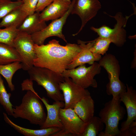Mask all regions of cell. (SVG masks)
I'll use <instances>...</instances> for the list:
<instances>
[{
	"label": "cell",
	"instance_id": "1",
	"mask_svg": "<svg viewBox=\"0 0 136 136\" xmlns=\"http://www.w3.org/2000/svg\"><path fill=\"white\" fill-rule=\"evenodd\" d=\"M34 49L36 55L33 66L46 68L60 74L67 69L81 50L78 44L67 43L62 46L55 39L45 45L35 44Z\"/></svg>",
	"mask_w": 136,
	"mask_h": 136
},
{
	"label": "cell",
	"instance_id": "2",
	"mask_svg": "<svg viewBox=\"0 0 136 136\" xmlns=\"http://www.w3.org/2000/svg\"><path fill=\"white\" fill-rule=\"evenodd\" d=\"M40 97L34 90H28L21 104L13 108L12 116L27 120L31 124L41 126L46 115Z\"/></svg>",
	"mask_w": 136,
	"mask_h": 136
},
{
	"label": "cell",
	"instance_id": "3",
	"mask_svg": "<svg viewBox=\"0 0 136 136\" xmlns=\"http://www.w3.org/2000/svg\"><path fill=\"white\" fill-rule=\"evenodd\" d=\"M29 80L35 81L46 91L48 97L55 101H64L59 84L64 79L62 74L48 69L33 66L28 71Z\"/></svg>",
	"mask_w": 136,
	"mask_h": 136
},
{
	"label": "cell",
	"instance_id": "4",
	"mask_svg": "<svg viewBox=\"0 0 136 136\" xmlns=\"http://www.w3.org/2000/svg\"><path fill=\"white\" fill-rule=\"evenodd\" d=\"M121 102L119 96L113 97L111 100L105 104L99 112V117L105 125L104 132L106 136H118L120 132L118 128L119 122L126 113Z\"/></svg>",
	"mask_w": 136,
	"mask_h": 136
},
{
	"label": "cell",
	"instance_id": "5",
	"mask_svg": "<svg viewBox=\"0 0 136 136\" xmlns=\"http://www.w3.org/2000/svg\"><path fill=\"white\" fill-rule=\"evenodd\" d=\"M98 63L107 71L109 82L106 85V91L109 95L119 96L126 91V87L119 79L120 67L115 56L110 54H106L99 60Z\"/></svg>",
	"mask_w": 136,
	"mask_h": 136
},
{
	"label": "cell",
	"instance_id": "6",
	"mask_svg": "<svg viewBox=\"0 0 136 136\" xmlns=\"http://www.w3.org/2000/svg\"><path fill=\"white\" fill-rule=\"evenodd\" d=\"M101 67L96 62L88 67L85 64L77 68L66 69L62 73L64 77L71 78L76 84L85 89L92 87H97V83L95 76L101 72Z\"/></svg>",
	"mask_w": 136,
	"mask_h": 136
},
{
	"label": "cell",
	"instance_id": "7",
	"mask_svg": "<svg viewBox=\"0 0 136 136\" xmlns=\"http://www.w3.org/2000/svg\"><path fill=\"white\" fill-rule=\"evenodd\" d=\"M107 14L116 21L113 28L103 25L98 28L92 26L90 29L97 33L99 37L109 39L117 46L121 47L126 41V31L124 28L131 15L125 17L120 12H117L114 16Z\"/></svg>",
	"mask_w": 136,
	"mask_h": 136
},
{
	"label": "cell",
	"instance_id": "8",
	"mask_svg": "<svg viewBox=\"0 0 136 136\" xmlns=\"http://www.w3.org/2000/svg\"><path fill=\"white\" fill-rule=\"evenodd\" d=\"M59 117L62 127L51 136H81L87 123L84 122L73 109L61 108Z\"/></svg>",
	"mask_w": 136,
	"mask_h": 136
},
{
	"label": "cell",
	"instance_id": "9",
	"mask_svg": "<svg viewBox=\"0 0 136 136\" xmlns=\"http://www.w3.org/2000/svg\"><path fill=\"white\" fill-rule=\"evenodd\" d=\"M35 44L31 35L19 31L14 40L13 46L21 58L22 69L24 70L28 71L33 66Z\"/></svg>",
	"mask_w": 136,
	"mask_h": 136
},
{
	"label": "cell",
	"instance_id": "10",
	"mask_svg": "<svg viewBox=\"0 0 136 136\" xmlns=\"http://www.w3.org/2000/svg\"><path fill=\"white\" fill-rule=\"evenodd\" d=\"M76 0H72L70 7L62 17L52 20L51 22L41 31L31 35L35 44L38 45L44 44L45 40L51 37L55 36L63 40L67 43L62 33V28L71 13Z\"/></svg>",
	"mask_w": 136,
	"mask_h": 136
},
{
	"label": "cell",
	"instance_id": "11",
	"mask_svg": "<svg viewBox=\"0 0 136 136\" xmlns=\"http://www.w3.org/2000/svg\"><path fill=\"white\" fill-rule=\"evenodd\" d=\"M59 86L63 93L64 109H73L82 98L90 95L87 90L76 84L69 78L64 77L63 81L60 83Z\"/></svg>",
	"mask_w": 136,
	"mask_h": 136
},
{
	"label": "cell",
	"instance_id": "12",
	"mask_svg": "<svg viewBox=\"0 0 136 136\" xmlns=\"http://www.w3.org/2000/svg\"><path fill=\"white\" fill-rule=\"evenodd\" d=\"M101 7L99 0H76L71 14H76L80 18L81 25L78 32L73 35H78L86 24L94 17Z\"/></svg>",
	"mask_w": 136,
	"mask_h": 136
},
{
	"label": "cell",
	"instance_id": "13",
	"mask_svg": "<svg viewBox=\"0 0 136 136\" xmlns=\"http://www.w3.org/2000/svg\"><path fill=\"white\" fill-rule=\"evenodd\" d=\"M126 85V91L121 94L119 97L126 107L127 118L122 123L120 131L127 129L131 122L136 120V91L131 86H129L127 84Z\"/></svg>",
	"mask_w": 136,
	"mask_h": 136
},
{
	"label": "cell",
	"instance_id": "14",
	"mask_svg": "<svg viewBox=\"0 0 136 136\" xmlns=\"http://www.w3.org/2000/svg\"><path fill=\"white\" fill-rule=\"evenodd\" d=\"M87 42L88 43L86 44V42L80 40H78L77 43L81 48V51L68 65L67 69L75 68L86 63L91 65L94 62L99 61L101 58V55L93 53L90 50L94 41Z\"/></svg>",
	"mask_w": 136,
	"mask_h": 136
},
{
	"label": "cell",
	"instance_id": "15",
	"mask_svg": "<svg viewBox=\"0 0 136 136\" xmlns=\"http://www.w3.org/2000/svg\"><path fill=\"white\" fill-rule=\"evenodd\" d=\"M40 98L45 106L47 112L45 121L40 128L57 127L61 129L62 126L59 117V111L61 108L64 107V103L55 101L52 104L50 105L48 99L44 97Z\"/></svg>",
	"mask_w": 136,
	"mask_h": 136
},
{
	"label": "cell",
	"instance_id": "16",
	"mask_svg": "<svg viewBox=\"0 0 136 136\" xmlns=\"http://www.w3.org/2000/svg\"><path fill=\"white\" fill-rule=\"evenodd\" d=\"M71 3L66 0H54L40 13V19L46 22L62 17L69 9Z\"/></svg>",
	"mask_w": 136,
	"mask_h": 136
},
{
	"label": "cell",
	"instance_id": "17",
	"mask_svg": "<svg viewBox=\"0 0 136 136\" xmlns=\"http://www.w3.org/2000/svg\"><path fill=\"white\" fill-rule=\"evenodd\" d=\"M73 109L81 119L88 123L94 116V102L90 95L86 96L76 104Z\"/></svg>",
	"mask_w": 136,
	"mask_h": 136
},
{
	"label": "cell",
	"instance_id": "18",
	"mask_svg": "<svg viewBox=\"0 0 136 136\" xmlns=\"http://www.w3.org/2000/svg\"><path fill=\"white\" fill-rule=\"evenodd\" d=\"M4 119L6 122L19 133L25 136H49L59 131L61 129L57 127H50L40 129L27 128L20 126L13 122L3 113Z\"/></svg>",
	"mask_w": 136,
	"mask_h": 136
},
{
	"label": "cell",
	"instance_id": "19",
	"mask_svg": "<svg viewBox=\"0 0 136 136\" xmlns=\"http://www.w3.org/2000/svg\"><path fill=\"white\" fill-rule=\"evenodd\" d=\"M40 13L35 12L28 15L18 28L20 31L31 35L44 29L47 26L46 22L40 20Z\"/></svg>",
	"mask_w": 136,
	"mask_h": 136
},
{
	"label": "cell",
	"instance_id": "20",
	"mask_svg": "<svg viewBox=\"0 0 136 136\" xmlns=\"http://www.w3.org/2000/svg\"><path fill=\"white\" fill-rule=\"evenodd\" d=\"M28 15L20 7L14 10L2 19L0 27H13L18 28Z\"/></svg>",
	"mask_w": 136,
	"mask_h": 136
},
{
	"label": "cell",
	"instance_id": "21",
	"mask_svg": "<svg viewBox=\"0 0 136 136\" xmlns=\"http://www.w3.org/2000/svg\"><path fill=\"white\" fill-rule=\"evenodd\" d=\"M17 61L22 62L15 48L8 44L0 43V65H6Z\"/></svg>",
	"mask_w": 136,
	"mask_h": 136
},
{
	"label": "cell",
	"instance_id": "22",
	"mask_svg": "<svg viewBox=\"0 0 136 136\" xmlns=\"http://www.w3.org/2000/svg\"><path fill=\"white\" fill-rule=\"evenodd\" d=\"M19 61H15L10 64L0 65V74L6 79L8 87L11 91L15 90V86L12 80L15 73L22 69V64Z\"/></svg>",
	"mask_w": 136,
	"mask_h": 136
},
{
	"label": "cell",
	"instance_id": "23",
	"mask_svg": "<svg viewBox=\"0 0 136 136\" xmlns=\"http://www.w3.org/2000/svg\"><path fill=\"white\" fill-rule=\"evenodd\" d=\"M104 123L99 117L94 116L87 123L81 136H96L103 130Z\"/></svg>",
	"mask_w": 136,
	"mask_h": 136
},
{
	"label": "cell",
	"instance_id": "24",
	"mask_svg": "<svg viewBox=\"0 0 136 136\" xmlns=\"http://www.w3.org/2000/svg\"><path fill=\"white\" fill-rule=\"evenodd\" d=\"M11 94L8 93L0 74V104L3 107L8 115L13 116V106L10 102Z\"/></svg>",
	"mask_w": 136,
	"mask_h": 136
},
{
	"label": "cell",
	"instance_id": "25",
	"mask_svg": "<svg viewBox=\"0 0 136 136\" xmlns=\"http://www.w3.org/2000/svg\"><path fill=\"white\" fill-rule=\"evenodd\" d=\"M19 31L18 28L15 27H6L4 29L0 27V43L13 46L14 40Z\"/></svg>",
	"mask_w": 136,
	"mask_h": 136
},
{
	"label": "cell",
	"instance_id": "26",
	"mask_svg": "<svg viewBox=\"0 0 136 136\" xmlns=\"http://www.w3.org/2000/svg\"><path fill=\"white\" fill-rule=\"evenodd\" d=\"M94 43L90 48L92 53L103 55L108 50L111 41L109 39L98 37L94 40Z\"/></svg>",
	"mask_w": 136,
	"mask_h": 136
},
{
	"label": "cell",
	"instance_id": "27",
	"mask_svg": "<svg viewBox=\"0 0 136 136\" xmlns=\"http://www.w3.org/2000/svg\"><path fill=\"white\" fill-rule=\"evenodd\" d=\"M22 3V0L15 1L0 0V19L13 11L20 7Z\"/></svg>",
	"mask_w": 136,
	"mask_h": 136
},
{
	"label": "cell",
	"instance_id": "28",
	"mask_svg": "<svg viewBox=\"0 0 136 136\" xmlns=\"http://www.w3.org/2000/svg\"><path fill=\"white\" fill-rule=\"evenodd\" d=\"M22 3L20 7V9L28 15L35 12L38 0H21Z\"/></svg>",
	"mask_w": 136,
	"mask_h": 136
},
{
	"label": "cell",
	"instance_id": "29",
	"mask_svg": "<svg viewBox=\"0 0 136 136\" xmlns=\"http://www.w3.org/2000/svg\"><path fill=\"white\" fill-rule=\"evenodd\" d=\"M136 135V120L131 122L128 128L120 132L118 136H135Z\"/></svg>",
	"mask_w": 136,
	"mask_h": 136
},
{
	"label": "cell",
	"instance_id": "30",
	"mask_svg": "<svg viewBox=\"0 0 136 136\" xmlns=\"http://www.w3.org/2000/svg\"><path fill=\"white\" fill-rule=\"evenodd\" d=\"M54 0H38L35 12L40 13Z\"/></svg>",
	"mask_w": 136,
	"mask_h": 136
},
{
	"label": "cell",
	"instance_id": "31",
	"mask_svg": "<svg viewBox=\"0 0 136 136\" xmlns=\"http://www.w3.org/2000/svg\"><path fill=\"white\" fill-rule=\"evenodd\" d=\"M66 0L70 2H71V0Z\"/></svg>",
	"mask_w": 136,
	"mask_h": 136
},
{
	"label": "cell",
	"instance_id": "32",
	"mask_svg": "<svg viewBox=\"0 0 136 136\" xmlns=\"http://www.w3.org/2000/svg\"><path fill=\"white\" fill-rule=\"evenodd\" d=\"M7 0V1H11V0Z\"/></svg>",
	"mask_w": 136,
	"mask_h": 136
},
{
	"label": "cell",
	"instance_id": "33",
	"mask_svg": "<svg viewBox=\"0 0 136 136\" xmlns=\"http://www.w3.org/2000/svg\"><path fill=\"white\" fill-rule=\"evenodd\" d=\"M16 0L17 1H21V0Z\"/></svg>",
	"mask_w": 136,
	"mask_h": 136
}]
</instances>
